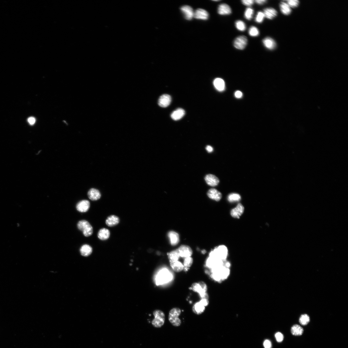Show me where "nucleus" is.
I'll use <instances>...</instances> for the list:
<instances>
[{
	"mask_svg": "<svg viewBox=\"0 0 348 348\" xmlns=\"http://www.w3.org/2000/svg\"><path fill=\"white\" fill-rule=\"evenodd\" d=\"M93 251V249L91 246L87 244L83 245L80 248V252L83 256L87 257L91 255Z\"/></svg>",
	"mask_w": 348,
	"mask_h": 348,
	"instance_id": "nucleus-28",
	"label": "nucleus"
},
{
	"mask_svg": "<svg viewBox=\"0 0 348 348\" xmlns=\"http://www.w3.org/2000/svg\"><path fill=\"white\" fill-rule=\"evenodd\" d=\"M170 262L178 261L180 256L178 249L173 251L168 254Z\"/></svg>",
	"mask_w": 348,
	"mask_h": 348,
	"instance_id": "nucleus-30",
	"label": "nucleus"
},
{
	"mask_svg": "<svg viewBox=\"0 0 348 348\" xmlns=\"http://www.w3.org/2000/svg\"><path fill=\"white\" fill-rule=\"evenodd\" d=\"M244 210L243 205L240 203H239L235 208L231 210V215L234 218H239L244 213Z\"/></svg>",
	"mask_w": 348,
	"mask_h": 348,
	"instance_id": "nucleus-15",
	"label": "nucleus"
},
{
	"mask_svg": "<svg viewBox=\"0 0 348 348\" xmlns=\"http://www.w3.org/2000/svg\"><path fill=\"white\" fill-rule=\"evenodd\" d=\"M110 235V232L108 229L103 228L99 231L97 236L100 240H105L109 239Z\"/></svg>",
	"mask_w": 348,
	"mask_h": 348,
	"instance_id": "nucleus-25",
	"label": "nucleus"
},
{
	"mask_svg": "<svg viewBox=\"0 0 348 348\" xmlns=\"http://www.w3.org/2000/svg\"><path fill=\"white\" fill-rule=\"evenodd\" d=\"M309 321H310V318L307 314L302 315L299 319L300 323L303 325H307Z\"/></svg>",
	"mask_w": 348,
	"mask_h": 348,
	"instance_id": "nucleus-34",
	"label": "nucleus"
},
{
	"mask_svg": "<svg viewBox=\"0 0 348 348\" xmlns=\"http://www.w3.org/2000/svg\"><path fill=\"white\" fill-rule=\"evenodd\" d=\"M90 206V204L88 201L83 200L77 203L76 208L77 211L80 212L85 213L89 210Z\"/></svg>",
	"mask_w": 348,
	"mask_h": 348,
	"instance_id": "nucleus-13",
	"label": "nucleus"
},
{
	"mask_svg": "<svg viewBox=\"0 0 348 348\" xmlns=\"http://www.w3.org/2000/svg\"><path fill=\"white\" fill-rule=\"evenodd\" d=\"M206 150L209 153L212 152L213 150V148L210 146H207L206 147Z\"/></svg>",
	"mask_w": 348,
	"mask_h": 348,
	"instance_id": "nucleus-48",
	"label": "nucleus"
},
{
	"mask_svg": "<svg viewBox=\"0 0 348 348\" xmlns=\"http://www.w3.org/2000/svg\"><path fill=\"white\" fill-rule=\"evenodd\" d=\"M230 262L227 261L223 265L211 269L213 279L218 282L227 279L230 274Z\"/></svg>",
	"mask_w": 348,
	"mask_h": 348,
	"instance_id": "nucleus-1",
	"label": "nucleus"
},
{
	"mask_svg": "<svg viewBox=\"0 0 348 348\" xmlns=\"http://www.w3.org/2000/svg\"><path fill=\"white\" fill-rule=\"evenodd\" d=\"M227 199L229 202L232 203L240 201L241 197L238 193H232L228 196Z\"/></svg>",
	"mask_w": 348,
	"mask_h": 348,
	"instance_id": "nucleus-33",
	"label": "nucleus"
},
{
	"mask_svg": "<svg viewBox=\"0 0 348 348\" xmlns=\"http://www.w3.org/2000/svg\"><path fill=\"white\" fill-rule=\"evenodd\" d=\"M89 198L92 201H96L99 199L101 197L100 192L98 190L92 188L90 189L88 192Z\"/></svg>",
	"mask_w": 348,
	"mask_h": 348,
	"instance_id": "nucleus-19",
	"label": "nucleus"
},
{
	"mask_svg": "<svg viewBox=\"0 0 348 348\" xmlns=\"http://www.w3.org/2000/svg\"><path fill=\"white\" fill-rule=\"evenodd\" d=\"M235 26L237 29L239 30L243 31L246 29V24L241 20H238L235 22Z\"/></svg>",
	"mask_w": 348,
	"mask_h": 348,
	"instance_id": "nucleus-35",
	"label": "nucleus"
},
{
	"mask_svg": "<svg viewBox=\"0 0 348 348\" xmlns=\"http://www.w3.org/2000/svg\"><path fill=\"white\" fill-rule=\"evenodd\" d=\"M185 114V111L182 108H178L174 111L171 114L172 119L177 121L182 118Z\"/></svg>",
	"mask_w": 348,
	"mask_h": 348,
	"instance_id": "nucleus-22",
	"label": "nucleus"
},
{
	"mask_svg": "<svg viewBox=\"0 0 348 348\" xmlns=\"http://www.w3.org/2000/svg\"><path fill=\"white\" fill-rule=\"evenodd\" d=\"M204 179L206 183L211 186H217L220 182V180L216 176L211 174L206 175Z\"/></svg>",
	"mask_w": 348,
	"mask_h": 348,
	"instance_id": "nucleus-16",
	"label": "nucleus"
},
{
	"mask_svg": "<svg viewBox=\"0 0 348 348\" xmlns=\"http://www.w3.org/2000/svg\"><path fill=\"white\" fill-rule=\"evenodd\" d=\"M265 17L264 13L262 12H258L255 18V21L258 23H262Z\"/></svg>",
	"mask_w": 348,
	"mask_h": 348,
	"instance_id": "nucleus-38",
	"label": "nucleus"
},
{
	"mask_svg": "<svg viewBox=\"0 0 348 348\" xmlns=\"http://www.w3.org/2000/svg\"><path fill=\"white\" fill-rule=\"evenodd\" d=\"M263 13L265 17L269 19H274L277 16L278 14L276 10L273 8H268L265 9Z\"/></svg>",
	"mask_w": 348,
	"mask_h": 348,
	"instance_id": "nucleus-23",
	"label": "nucleus"
},
{
	"mask_svg": "<svg viewBox=\"0 0 348 348\" xmlns=\"http://www.w3.org/2000/svg\"><path fill=\"white\" fill-rule=\"evenodd\" d=\"M249 33L251 36H257L259 34V31L256 27L254 26L251 27L249 30Z\"/></svg>",
	"mask_w": 348,
	"mask_h": 348,
	"instance_id": "nucleus-37",
	"label": "nucleus"
},
{
	"mask_svg": "<svg viewBox=\"0 0 348 348\" xmlns=\"http://www.w3.org/2000/svg\"><path fill=\"white\" fill-rule=\"evenodd\" d=\"M213 84L215 88L219 91H222L225 89L224 81L221 79H215L214 81Z\"/></svg>",
	"mask_w": 348,
	"mask_h": 348,
	"instance_id": "nucleus-29",
	"label": "nucleus"
},
{
	"mask_svg": "<svg viewBox=\"0 0 348 348\" xmlns=\"http://www.w3.org/2000/svg\"><path fill=\"white\" fill-rule=\"evenodd\" d=\"M263 43L265 47L269 50L274 49L276 46L275 41L271 38L267 37L264 39Z\"/></svg>",
	"mask_w": 348,
	"mask_h": 348,
	"instance_id": "nucleus-24",
	"label": "nucleus"
},
{
	"mask_svg": "<svg viewBox=\"0 0 348 348\" xmlns=\"http://www.w3.org/2000/svg\"><path fill=\"white\" fill-rule=\"evenodd\" d=\"M215 1V2H218V1Z\"/></svg>",
	"mask_w": 348,
	"mask_h": 348,
	"instance_id": "nucleus-49",
	"label": "nucleus"
},
{
	"mask_svg": "<svg viewBox=\"0 0 348 348\" xmlns=\"http://www.w3.org/2000/svg\"><path fill=\"white\" fill-rule=\"evenodd\" d=\"M287 2L290 7L293 8L297 7L299 3V2L298 0H289Z\"/></svg>",
	"mask_w": 348,
	"mask_h": 348,
	"instance_id": "nucleus-40",
	"label": "nucleus"
},
{
	"mask_svg": "<svg viewBox=\"0 0 348 348\" xmlns=\"http://www.w3.org/2000/svg\"><path fill=\"white\" fill-rule=\"evenodd\" d=\"M267 1L265 0H256L255 2L256 3L260 5H262L265 3Z\"/></svg>",
	"mask_w": 348,
	"mask_h": 348,
	"instance_id": "nucleus-46",
	"label": "nucleus"
},
{
	"mask_svg": "<svg viewBox=\"0 0 348 348\" xmlns=\"http://www.w3.org/2000/svg\"><path fill=\"white\" fill-rule=\"evenodd\" d=\"M205 309V307L199 302L196 303L193 306L192 310L193 313L199 315L204 312Z\"/></svg>",
	"mask_w": 348,
	"mask_h": 348,
	"instance_id": "nucleus-27",
	"label": "nucleus"
},
{
	"mask_svg": "<svg viewBox=\"0 0 348 348\" xmlns=\"http://www.w3.org/2000/svg\"><path fill=\"white\" fill-rule=\"evenodd\" d=\"M172 279V276L169 271L164 269L159 272L156 278V284L157 285H162L170 281Z\"/></svg>",
	"mask_w": 348,
	"mask_h": 348,
	"instance_id": "nucleus-6",
	"label": "nucleus"
},
{
	"mask_svg": "<svg viewBox=\"0 0 348 348\" xmlns=\"http://www.w3.org/2000/svg\"><path fill=\"white\" fill-rule=\"evenodd\" d=\"M303 329L298 325L293 326L291 329L292 334L294 336H301L303 333Z\"/></svg>",
	"mask_w": 348,
	"mask_h": 348,
	"instance_id": "nucleus-32",
	"label": "nucleus"
},
{
	"mask_svg": "<svg viewBox=\"0 0 348 348\" xmlns=\"http://www.w3.org/2000/svg\"><path fill=\"white\" fill-rule=\"evenodd\" d=\"M193 263L192 258L191 257H188L185 258L184 265L185 267L189 268L192 266Z\"/></svg>",
	"mask_w": 348,
	"mask_h": 348,
	"instance_id": "nucleus-39",
	"label": "nucleus"
},
{
	"mask_svg": "<svg viewBox=\"0 0 348 348\" xmlns=\"http://www.w3.org/2000/svg\"><path fill=\"white\" fill-rule=\"evenodd\" d=\"M191 289L193 291L198 293L202 299L208 300L209 296L207 293V286L204 282L201 281L198 283H193Z\"/></svg>",
	"mask_w": 348,
	"mask_h": 348,
	"instance_id": "nucleus-3",
	"label": "nucleus"
},
{
	"mask_svg": "<svg viewBox=\"0 0 348 348\" xmlns=\"http://www.w3.org/2000/svg\"><path fill=\"white\" fill-rule=\"evenodd\" d=\"M180 257L186 258L191 257L193 251L191 248L186 245H182L178 249Z\"/></svg>",
	"mask_w": 348,
	"mask_h": 348,
	"instance_id": "nucleus-9",
	"label": "nucleus"
},
{
	"mask_svg": "<svg viewBox=\"0 0 348 348\" xmlns=\"http://www.w3.org/2000/svg\"><path fill=\"white\" fill-rule=\"evenodd\" d=\"M154 318L152 321V326L156 328L161 327L164 324L165 321V316L162 311L158 310H155L153 312Z\"/></svg>",
	"mask_w": 348,
	"mask_h": 348,
	"instance_id": "nucleus-5",
	"label": "nucleus"
},
{
	"mask_svg": "<svg viewBox=\"0 0 348 348\" xmlns=\"http://www.w3.org/2000/svg\"><path fill=\"white\" fill-rule=\"evenodd\" d=\"M171 267L174 272L179 273L184 270V265L178 261L170 262Z\"/></svg>",
	"mask_w": 348,
	"mask_h": 348,
	"instance_id": "nucleus-26",
	"label": "nucleus"
},
{
	"mask_svg": "<svg viewBox=\"0 0 348 348\" xmlns=\"http://www.w3.org/2000/svg\"><path fill=\"white\" fill-rule=\"evenodd\" d=\"M242 95V93L240 91H237L235 93V96L237 98H241Z\"/></svg>",
	"mask_w": 348,
	"mask_h": 348,
	"instance_id": "nucleus-47",
	"label": "nucleus"
},
{
	"mask_svg": "<svg viewBox=\"0 0 348 348\" xmlns=\"http://www.w3.org/2000/svg\"><path fill=\"white\" fill-rule=\"evenodd\" d=\"M77 226L78 229L83 231L85 236L88 237L92 235L93 227L88 221L85 220L80 221L77 224Z\"/></svg>",
	"mask_w": 348,
	"mask_h": 348,
	"instance_id": "nucleus-7",
	"label": "nucleus"
},
{
	"mask_svg": "<svg viewBox=\"0 0 348 348\" xmlns=\"http://www.w3.org/2000/svg\"><path fill=\"white\" fill-rule=\"evenodd\" d=\"M280 7L282 13L284 15H289L291 12L290 7L286 3L281 2L280 5Z\"/></svg>",
	"mask_w": 348,
	"mask_h": 348,
	"instance_id": "nucleus-31",
	"label": "nucleus"
},
{
	"mask_svg": "<svg viewBox=\"0 0 348 348\" xmlns=\"http://www.w3.org/2000/svg\"><path fill=\"white\" fill-rule=\"evenodd\" d=\"M209 17L208 13L203 9L199 8L194 12V17L196 19L206 20L208 19Z\"/></svg>",
	"mask_w": 348,
	"mask_h": 348,
	"instance_id": "nucleus-17",
	"label": "nucleus"
},
{
	"mask_svg": "<svg viewBox=\"0 0 348 348\" xmlns=\"http://www.w3.org/2000/svg\"><path fill=\"white\" fill-rule=\"evenodd\" d=\"M263 345L265 348H271L272 347L271 342L268 340H266L264 342Z\"/></svg>",
	"mask_w": 348,
	"mask_h": 348,
	"instance_id": "nucleus-43",
	"label": "nucleus"
},
{
	"mask_svg": "<svg viewBox=\"0 0 348 348\" xmlns=\"http://www.w3.org/2000/svg\"><path fill=\"white\" fill-rule=\"evenodd\" d=\"M28 122L30 125H33L36 122V119L33 117H31L28 119Z\"/></svg>",
	"mask_w": 348,
	"mask_h": 348,
	"instance_id": "nucleus-45",
	"label": "nucleus"
},
{
	"mask_svg": "<svg viewBox=\"0 0 348 348\" xmlns=\"http://www.w3.org/2000/svg\"><path fill=\"white\" fill-rule=\"evenodd\" d=\"M248 42L247 37L244 36H240L235 39L234 42V47L237 49L243 50L246 47Z\"/></svg>",
	"mask_w": 348,
	"mask_h": 348,
	"instance_id": "nucleus-8",
	"label": "nucleus"
},
{
	"mask_svg": "<svg viewBox=\"0 0 348 348\" xmlns=\"http://www.w3.org/2000/svg\"><path fill=\"white\" fill-rule=\"evenodd\" d=\"M171 97L167 94H164L159 98L158 103L159 105L162 108H166L168 107L171 102Z\"/></svg>",
	"mask_w": 348,
	"mask_h": 348,
	"instance_id": "nucleus-12",
	"label": "nucleus"
},
{
	"mask_svg": "<svg viewBox=\"0 0 348 348\" xmlns=\"http://www.w3.org/2000/svg\"><path fill=\"white\" fill-rule=\"evenodd\" d=\"M207 195L210 198L216 201H220L222 198L221 193L214 188L210 189L207 193Z\"/></svg>",
	"mask_w": 348,
	"mask_h": 348,
	"instance_id": "nucleus-14",
	"label": "nucleus"
},
{
	"mask_svg": "<svg viewBox=\"0 0 348 348\" xmlns=\"http://www.w3.org/2000/svg\"><path fill=\"white\" fill-rule=\"evenodd\" d=\"M199 302L205 307L207 306L209 303L208 300L205 299H202Z\"/></svg>",
	"mask_w": 348,
	"mask_h": 348,
	"instance_id": "nucleus-44",
	"label": "nucleus"
},
{
	"mask_svg": "<svg viewBox=\"0 0 348 348\" xmlns=\"http://www.w3.org/2000/svg\"><path fill=\"white\" fill-rule=\"evenodd\" d=\"M181 312L180 309L177 307L172 309L170 311L168 319L170 323L173 326L178 327L181 325V320L179 318Z\"/></svg>",
	"mask_w": 348,
	"mask_h": 348,
	"instance_id": "nucleus-4",
	"label": "nucleus"
},
{
	"mask_svg": "<svg viewBox=\"0 0 348 348\" xmlns=\"http://www.w3.org/2000/svg\"><path fill=\"white\" fill-rule=\"evenodd\" d=\"M254 1L253 0H243L242 1V3L244 5H246L247 6H252L254 3Z\"/></svg>",
	"mask_w": 348,
	"mask_h": 348,
	"instance_id": "nucleus-42",
	"label": "nucleus"
},
{
	"mask_svg": "<svg viewBox=\"0 0 348 348\" xmlns=\"http://www.w3.org/2000/svg\"><path fill=\"white\" fill-rule=\"evenodd\" d=\"M227 261H223L209 257L206 261V265L212 269L223 265Z\"/></svg>",
	"mask_w": 348,
	"mask_h": 348,
	"instance_id": "nucleus-10",
	"label": "nucleus"
},
{
	"mask_svg": "<svg viewBox=\"0 0 348 348\" xmlns=\"http://www.w3.org/2000/svg\"><path fill=\"white\" fill-rule=\"evenodd\" d=\"M228 251L227 247L223 245L215 248L209 254L211 257L223 261L227 260Z\"/></svg>",
	"mask_w": 348,
	"mask_h": 348,
	"instance_id": "nucleus-2",
	"label": "nucleus"
},
{
	"mask_svg": "<svg viewBox=\"0 0 348 348\" xmlns=\"http://www.w3.org/2000/svg\"><path fill=\"white\" fill-rule=\"evenodd\" d=\"M180 9L186 19L191 20L194 17V11L190 6L187 5L183 6L180 8Z\"/></svg>",
	"mask_w": 348,
	"mask_h": 348,
	"instance_id": "nucleus-11",
	"label": "nucleus"
},
{
	"mask_svg": "<svg viewBox=\"0 0 348 348\" xmlns=\"http://www.w3.org/2000/svg\"><path fill=\"white\" fill-rule=\"evenodd\" d=\"M168 236L169 239L171 244L173 246H175L179 242L180 237L179 234L174 231H170L168 234Z\"/></svg>",
	"mask_w": 348,
	"mask_h": 348,
	"instance_id": "nucleus-18",
	"label": "nucleus"
},
{
	"mask_svg": "<svg viewBox=\"0 0 348 348\" xmlns=\"http://www.w3.org/2000/svg\"><path fill=\"white\" fill-rule=\"evenodd\" d=\"M253 14L254 10L252 8H247L245 12V17L247 20H250L252 19Z\"/></svg>",
	"mask_w": 348,
	"mask_h": 348,
	"instance_id": "nucleus-36",
	"label": "nucleus"
},
{
	"mask_svg": "<svg viewBox=\"0 0 348 348\" xmlns=\"http://www.w3.org/2000/svg\"><path fill=\"white\" fill-rule=\"evenodd\" d=\"M275 337L277 341L278 342H281L283 341L284 339L283 334L280 332H277L275 334Z\"/></svg>",
	"mask_w": 348,
	"mask_h": 348,
	"instance_id": "nucleus-41",
	"label": "nucleus"
},
{
	"mask_svg": "<svg viewBox=\"0 0 348 348\" xmlns=\"http://www.w3.org/2000/svg\"><path fill=\"white\" fill-rule=\"evenodd\" d=\"M119 218L114 215H111L108 217L106 223L107 226L112 227L118 225L119 223Z\"/></svg>",
	"mask_w": 348,
	"mask_h": 348,
	"instance_id": "nucleus-21",
	"label": "nucleus"
},
{
	"mask_svg": "<svg viewBox=\"0 0 348 348\" xmlns=\"http://www.w3.org/2000/svg\"><path fill=\"white\" fill-rule=\"evenodd\" d=\"M218 13L219 14L223 15H229L231 13V10L230 7L225 4H221L219 6Z\"/></svg>",
	"mask_w": 348,
	"mask_h": 348,
	"instance_id": "nucleus-20",
	"label": "nucleus"
}]
</instances>
